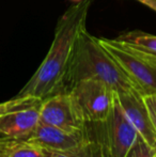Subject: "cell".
I'll list each match as a JSON object with an SVG mask.
<instances>
[{
	"label": "cell",
	"mask_w": 156,
	"mask_h": 157,
	"mask_svg": "<svg viewBox=\"0 0 156 157\" xmlns=\"http://www.w3.org/2000/svg\"><path fill=\"white\" fill-rule=\"evenodd\" d=\"M2 157H46V151L28 140L8 139Z\"/></svg>",
	"instance_id": "cell-11"
},
{
	"label": "cell",
	"mask_w": 156,
	"mask_h": 157,
	"mask_svg": "<svg viewBox=\"0 0 156 157\" xmlns=\"http://www.w3.org/2000/svg\"><path fill=\"white\" fill-rule=\"evenodd\" d=\"M9 103H10V101H4V103H0V114L2 113V112L4 111V110L6 109V108H8V106H9Z\"/></svg>",
	"instance_id": "cell-17"
},
{
	"label": "cell",
	"mask_w": 156,
	"mask_h": 157,
	"mask_svg": "<svg viewBox=\"0 0 156 157\" xmlns=\"http://www.w3.org/2000/svg\"><path fill=\"white\" fill-rule=\"evenodd\" d=\"M82 79L101 80L117 93L136 89L120 65L101 45L98 37L90 34L87 28L76 41L64 80L65 91Z\"/></svg>",
	"instance_id": "cell-2"
},
{
	"label": "cell",
	"mask_w": 156,
	"mask_h": 157,
	"mask_svg": "<svg viewBox=\"0 0 156 157\" xmlns=\"http://www.w3.org/2000/svg\"><path fill=\"white\" fill-rule=\"evenodd\" d=\"M72 1H75V2H79V1H81V0H72Z\"/></svg>",
	"instance_id": "cell-19"
},
{
	"label": "cell",
	"mask_w": 156,
	"mask_h": 157,
	"mask_svg": "<svg viewBox=\"0 0 156 157\" xmlns=\"http://www.w3.org/2000/svg\"><path fill=\"white\" fill-rule=\"evenodd\" d=\"M153 157H156V147H154V151H153Z\"/></svg>",
	"instance_id": "cell-18"
},
{
	"label": "cell",
	"mask_w": 156,
	"mask_h": 157,
	"mask_svg": "<svg viewBox=\"0 0 156 157\" xmlns=\"http://www.w3.org/2000/svg\"><path fill=\"white\" fill-rule=\"evenodd\" d=\"M143 98H144V103L146 105V108H148L149 116H150L153 128H154L156 132V94L146 95V96H143Z\"/></svg>",
	"instance_id": "cell-14"
},
{
	"label": "cell",
	"mask_w": 156,
	"mask_h": 157,
	"mask_svg": "<svg viewBox=\"0 0 156 157\" xmlns=\"http://www.w3.org/2000/svg\"><path fill=\"white\" fill-rule=\"evenodd\" d=\"M153 151L154 147L148 144L142 138H140L131 147L127 157H153Z\"/></svg>",
	"instance_id": "cell-13"
},
{
	"label": "cell",
	"mask_w": 156,
	"mask_h": 157,
	"mask_svg": "<svg viewBox=\"0 0 156 157\" xmlns=\"http://www.w3.org/2000/svg\"><path fill=\"white\" fill-rule=\"evenodd\" d=\"M117 97L127 121L148 144L155 147L156 132L151 122L143 95L138 90L131 89L129 91L119 92Z\"/></svg>",
	"instance_id": "cell-8"
},
{
	"label": "cell",
	"mask_w": 156,
	"mask_h": 157,
	"mask_svg": "<svg viewBox=\"0 0 156 157\" xmlns=\"http://www.w3.org/2000/svg\"><path fill=\"white\" fill-rule=\"evenodd\" d=\"M137 1L156 12V0H137Z\"/></svg>",
	"instance_id": "cell-15"
},
{
	"label": "cell",
	"mask_w": 156,
	"mask_h": 157,
	"mask_svg": "<svg viewBox=\"0 0 156 157\" xmlns=\"http://www.w3.org/2000/svg\"><path fill=\"white\" fill-rule=\"evenodd\" d=\"M117 40L124 42L131 47L151 57L156 61V35L135 30L123 33Z\"/></svg>",
	"instance_id": "cell-10"
},
{
	"label": "cell",
	"mask_w": 156,
	"mask_h": 157,
	"mask_svg": "<svg viewBox=\"0 0 156 157\" xmlns=\"http://www.w3.org/2000/svg\"><path fill=\"white\" fill-rule=\"evenodd\" d=\"M0 114V137L26 140L40 122L42 99L31 96H16Z\"/></svg>",
	"instance_id": "cell-6"
},
{
	"label": "cell",
	"mask_w": 156,
	"mask_h": 157,
	"mask_svg": "<svg viewBox=\"0 0 156 157\" xmlns=\"http://www.w3.org/2000/svg\"><path fill=\"white\" fill-rule=\"evenodd\" d=\"M45 151H67L89 141L87 132H69L51 125L39 122L36 128L28 139Z\"/></svg>",
	"instance_id": "cell-9"
},
{
	"label": "cell",
	"mask_w": 156,
	"mask_h": 157,
	"mask_svg": "<svg viewBox=\"0 0 156 157\" xmlns=\"http://www.w3.org/2000/svg\"><path fill=\"white\" fill-rule=\"evenodd\" d=\"M67 91L87 123L100 122L108 117L115 103L116 91L96 79H82L75 82Z\"/></svg>",
	"instance_id": "cell-5"
},
{
	"label": "cell",
	"mask_w": 156,
	"mask_h": 157,
	"mask_svg": "<svg viewBox=\"0 0 156 157\" xmlns=\"http://www.w3.org/2000/svg\"><path fill=\"white\" fill-rule=\"evenodd\" d=\"M91 0H81L70 6L59 18L54 41L45 59L17 96L42 99L61 92L79 34L86 29Z\"/></svg>",
	"instance_id": "cell-1"
},
{
	"label": "cell",
	"mask_w": 156,
	"mask_h": 157,
	"mask_svg": "<svg viewBox=\"0 0 156 157\" xmlns=\"http://www.w3.org/2000/svg\"><path fill=\"white\" fill-rule=\"evenodd\" d=\"M6 141H8V138L0 137V157L3 156V151H4V147L6 144Z\"/></svg>",
	"instance_id": "cell-16"
},
{
	"label": "cell",
	"mask_w": 156,
	"mask_h": 157,
	"mask_svg": "<svg viewBox=\"0 0 156 157\" xmlns=\"http://www.w3.org/2000/svg\"><path fill=\"white\" fill-rule=\"evenodd\" d=\"M86 132L96 157H127L131 147L141 138L127 121L117 93L108 117L100 122L87 123Z\"/></svg>",
	"instance_id": "cell-3"
},
{
	"label": "cell",
	"mask_w": 156,
	"mask_h": 157,
	"mask_svg": "<svg viewBox=\"0 0 156 157\" xmlns=\"http://www.w3.org/2000/svg\"><path fill=\"white\" fill-rule=\"evenodd\" d=\"M40 122L69 132H82L87 122L69 91L46 97L40 106Z\"/></svg>",
	"instance_id": "cell-7"
},
{
	"label": "cell",
	"mask_w": 156,
	"mask_h": 157,
	"mask_svg": "<svg viewBox=\"0 0 156 157\" xmlns=\"http://www.w3.org/2000/svg\"><path fill=\"white\" fill-rule=\"evenodd\" d=\"M101 45L115 59L136 90L143 96L156 94V61L119 40L98 37Z\"/></svg>",
	"instance_id": "cell-4"
},
{
	"label": "cell",
	"mask_w": 156,
	"mask_h": 157,
	"mask_svg": "<svg viewBox=\"0 0 156 157\" xmlns=\"http://www.w3.org/2000/svg\"><path fill=\"white\" fill-rule=\"evenodd\" d=\"M90 139V138H89ZM46 157H96L91 140L67 151H46Z\"/></svg>",
	"instance_id": "cell-12"
}]
</instances>
